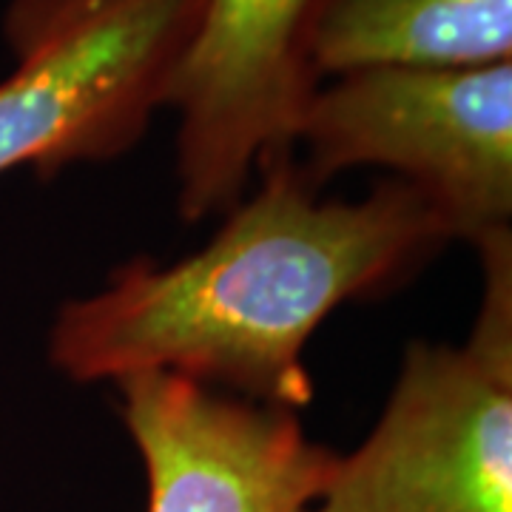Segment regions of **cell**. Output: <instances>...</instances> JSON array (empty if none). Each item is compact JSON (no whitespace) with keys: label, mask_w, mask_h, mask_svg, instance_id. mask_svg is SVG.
Here are the masks:
<instances>
[{"label":"cell","mask_w":512,"mask_h":512,"mask_svg":"<svg viewBox=\"0 0 512 512\" xmlns=\"http://www.w3.org/2000/svg\"><path fill=\"white\" fill-rule=\"evenodd\" d=\"M484 293L461 348L404 350L382 419L308 512H512V234L476 245Z\"/></svg>","instance_id":"2"},{"label":"cell","mask_w":512,"mask_h":512,"mask_svg":"<svg viewBox=\"0 0 512 512\" xmlns=\"http://www.w3.org/2000/svg\"><path fill=\"white\" fill-rule=\"evenodd\" d=\"M316 0H205L168 106L180 114V214L231 211L251 174L296 154L311 74L305 37Z\"/></svg>","instance_id":"5"},{"label":"cell","mask_w":512,"mask_h":512,"mask_svg":"<svg viewBox=\"0 0 512 512\" xmlns=\"http://www.w3.org/2000/svg\"><path fill=\"white\" fill-rule=\"evenodd\" d=\"M117 384L146 461L148 512H308L322 493L336 453L305 436L296 410L165 370Z\"/></svg>","instance_id":"6"},{"label":"cell","mask_w":512,"mask_h":512,"mask_svg":"<svg viewBox=\"0 0 512 512\" xmlns=\"http://www.w3.org/2000/svg\"><path fill=\"white\" fill-rule=\"evenodd\" d=\"M316 188L356 165H384L478 245L510 231L512 63L367 66L316 86L293 148Z\"/></svg>","instance_id":"4"},{"label":"cell","mask_w":512,"mask_h":512,"mask_svg":"<svg viewBox=\"0 0 512 512\" xmlns=\"http://www.w3.org/2000/svg\"><path fill=\"white\" fill-rule=\"evenodd\" d=\"M450 239L413 185L393 177L365 200H319L293 154L259 171L254 197L202 251L131 262L106 291L66 302L49 359L74 382L165 370L299 410L313 399V330L345 302L393 291Z\"/></svg>","instance_id":"1"},{"label":"cell","mask_w":512,"mask_h":512,"mask_svg":"<svg viewBox=\"0 0 512 512\" xmlns=\"http://www.w3.org/2000/svg\"><path fill=\"white\" fill-rule=\"evenodd\" d=\"M205 0H15L18 57L0 83V174L49 177L131 148L168 106Z\"/></svg>","instance_id":"3"},{"label":"cell","mask_w":512,"mask_h":512,"mask_svg":"<svg viewBox=\"0 0 512 512\" xmlns=\"http://www.w3.org/2000/svg\"><path fill=\"white\" fill-rule=\"evenodd\" d=\"M311 74L367 66H487L512 55V0H316Z\"/></svg>","instance_id":"7"}]
</instances>
